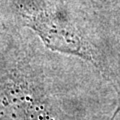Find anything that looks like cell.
<instances>
[{
  "mask_svg": "<svg viewBox=\"0 0 120 120\" xmlns=\"http://www.w3.org/2000/svg\"><path fill=\"white\" fill-rule=\"evenodd\" d=\"M22 16L29 27L34 29L47 47L52 50L65 52L90 59L91 56L73 26L43 9L24 8Z\"/></svg>",
  "mask_w": 120,
  "mask_h": 120,
  "instance_id": "6da1fadb",
  "label": "cell"
},
{
  "mask_svg": "<svg viewBox=\"0 0 120 120\" xmlns=\"http://www.w3.org/2000/svg\"><path fill=\"white\" fill-rule=\"evenodd\" d=\"M0 120H44L32 102L22 98L6 101L0 112Z\"/></svg>",
  "mask_w": 120,
  "mask_h": 120,
  "instance_id": "7a4b0ae2",
  "label": "cell"
}]
</instances>
